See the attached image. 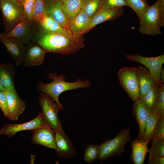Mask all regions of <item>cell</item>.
I'll return each instance as SVG.
<instances>
[{"label":"cell","mask_w":164,"mask_h":164,"mask_svg":"<svg viewBox=\"0 0 164 164\" xmlns=\"http://www.w3.org/2000/svg\"><path fill=\"white\" fill-rule=\"evenodd\" d=\"M48 78L53 81L48 84L39 81L37 84V90L43 92L51 97L59 105L62 106L59 100V95L67 91L76 90L78 88H87L90 87L91 84L88 79L83 80L78 78L73 82L66 81V76L63 74L57 75L56 73H50Z\"/></svg>","instance_id":"7a4b0ae2"},{"label":"cell","mask_w":164,"mask_h":164,"mask_svg":"<svg viewBox=\"0 0 164 164\" xmlns=\"http://www.w3.org/2000/svg\"><path fill=\"white\" fill-rule=\"evenodd\" d=\"M118 77L124 90L134 102L139 98V86L135 67L120 68Z\"/></svg>","instance_id":"52a82bcc"},{"label":"cell","mask_w":164,"mask_h":164,"mask_svg":"<svg viewBox=\"0 0 164 164\" xmlns=\"http://www.w3.org/2000/svg\"><path fill=\"white\" fill-rule=\"evenodd\" d=\"M159 118L152 112H151L148 117L146 123L144 135L145 140L148 145L152 139L153 130Z\"/></svg>","instance_id":"83f0119b"},{"label":"cell","mask_w":164,"mask_h":164,"mask_svg":"<svg viewBox=\"0 0 164 164\" xmlns=\"http://www.w3.org/2000/svg\"><path fill=\"white\" fill-rule=\"evenodd\" d=\"M134 102L133 114L138 122L139 128L138 134L136 138L145 140L146 123L150 112L148 110L144 100L139 98Z\"/></svg>","instance_id":"2e32d148"},{"label":"cell","mask_w":164,"mask_h":164,"mask_svg":"<svg viewBox=\"0 0 164 164\" xmlns=\"http://www.w3.org/2000/svg\"><path fill=\"white\" fill-rule=\"evenodd\" d=\"M59 0L61 3H63L66 0Z\"/></svg>","instance_id":"b9f144b4"},{"label":"cell","mask_w":164,"mask_h":164,"mask_svg":"<svg viewBox=\"0 0 164 164\" xmlns=\"http://www.w3.org/2000/svg\"><path fill=\"white\" fill-rule=\"evenodd\" d=\"M148 146L146 142L144 140L136 138L132 141V152L130 160L134 164H144L145 155L149 151Z\"/></svg>","instance_id":"ffe728a7"},{"label":"cell","mask_w":164,"mask_h":164,"mask_svg":"<svg viewBox=\"0 0 164 164\" xmlns=\"http://www.w3.org/2000/svg\"><path fill=\"white\" fill-rule=\"evenodd\" d=\"M0 41L14 60L15 66L18 67L22 63L25 48L24 45L18 40L7 36L4 33L0 34Z\"/></svg>","instance_id":"4fadbf2b"},{"label":"cell","mask_w":164,"mask_h":164,"mask_svg":"<svg viewBox=\"0 0 164 164\" xmlns=\"http://www.w3.org/2000/svg\"><path fill=\"white\" fill-rule=\"evenodd\" d=\"M149 159L156 156L164 157V139L152 138Z\"/></svg>","instance_id":"f1b7e54d"},{"label":"cell","mask_w":164,"mask_h":164,"mask_svg":"<svg viewBox=\"0 0 164 164\" xmlns=\"http://www.w3.org/2000/svg\"><path fill=\"white\" fill-rule=\"evenodd\" d=\"M84 0H66L61 3L63 12L70 22L82 9Z\"/></svg>","instance_id":"cb8c5ba5"},{"label":"cell","mask_w":164,"mask_h":164,"mask_svg":"<svg viewBox=\"0 0 164 164\" xmlns=\"http://www.w3.org/2000/svg\"><path fill=\"white\" fill-rule=\"evenodd\" d=\"M149 164H164V157L156 156L149 159Z\"/></svg>","instance_id":"8d00e7d4"},{"label":"cell","mask_w":164,"mask_h":164,"mask_svg":"<svg viewBox=\"0 0 164 164\" xmlns=\"http://www.w3.org/2000/svg\"><path fill=\"white\" fill-rule=\"evenodd\" d=\"M49 14L45 0H36L32 12V20L36 24L46 15Z\"/></svg>","instance_id":"484cf974"},{"label":"cell","mask_w":164,"mask_h":164,"mask_svg":"<svg viewBox=\"0 0 164 164\" xmlns=\"http://www.w3.org/2000/svg\"><path fill=\"white\" fill-rule=\"evenodd\" d=\"M46 53L42 47L31 41L25 46L22 63L26 67L41 65L43 63Z\"/></svg>","instance_id":"7c38bea8"},{"label":"cell","mask_w":164,"mask_h":164,"mask_svg":"<svg viewBox=\"0 0 164 164\" xmlns=\"http://www.w3.org/2000/svg\"><path fill=\"white\" fill-rule=\"evenodd\" d=\"M130 128L120 131L114 138L104 141L99 145V152L98 159L104 161L112 157H118L125 151L126 143L131 140Z\"/></svg>","instance_id":"277c9868"},{"label":"cell","mask_w":164,"mask_h":164,"mask_svg":"<svg viewBox=\"0 0 164 164\" xmlns=\"http://www.w3.org/2000/svg\"><path fill=\"white\" fill-rule=\"evenodd\" d=\"M6 90L5 88L3 86L0 82V91H5Z\"/></svg>","instance_id":"ab89813d"},{"label":"cell","mask_w":164,"mask_h":164,"mask_svg":"<svg viewBox=\"0 0 164 164\" xmlns=\"http://www.w3.org/2000/svg\"><path fill=\"white\" fill-rule=\"evenodd\" d=\"M135 68L139 86V98L144 100L146 93L155 80L152 73L145 67L140 65Z\"/></svg>","instance_id":"ac0fdd59"},{"label":"cell","mask_w":164,"mask_h":164,"mask_svg":"<svg viewBox=\"0 0 164 164\" xmlns=\"http://www.w3.org/2000/svg\"><path fill=\"white\" fill-rule=\"evenodd\" d=\"M123 13V7L111 9H101L91 18L89 25L82 33V35L98 24L117 19L121 16Z\"/></svg>","instance_id":"e0dca14e"},{"label":"cell","mask_w":164,"mask_h":164,"mask_svg":"<svg viewBox=\"0 0 164 164\" xmlns=\"http://www.w3.org/2000/svg\"><path fill=\"white\" fill-rule=\"evenodd\" d=\"M36 0H25L23 4L25 18L32 20V12Z\"/></svg>","instance_id":"e575fe53"},{"label":"cell","mask_w":164,"mask_h":164,"mask_svg":"<svg viewBox=\"0 0 164 164\" xmlns=\"http://www.w3.org/2000/svg\"><path fill=\"white\" fill-rule=\"evenodd\" d=\"M152 112L159 117H164V83L160 86L159 97Z\"/></svg>","instance_id":"1f68e13d"},{"label":"cell","mask_w":164,"mask_h":164,"mask_svg":"<svg viewBox=\"0 0 164 164\" xmlns=\"http://www.w3.org/2000/svg\"><path fill=\"white\" fill-rule=\"evenodd\" d=\"M36 25L39 29L53 32H71L70 29L61 26L49 14L45 15Z\"/></svg>","instance_id":"603a6c76"},{"label":"cell","mask_w":164,"mask_h":164,"mask_svg":"<svg viewBox=\"0 0 164 164\" xmlns=\"http://www.w3.org/2000/svg\"><path fill=\"white\" fill-rule=\"evenodd\" d=\"M4 34L11 31L25 17L23 4L15 0H0Z\"/></svg>","instance_id":"5b68a950"},{"label":"cell","mask_w":164,"mask_h":164,"mask_svg":"<svg viewBox=\"0 0 164 164\" xmlns=\"http://www.w3.org/2000/svg\"><path fill=\"white\" fill-rule=\"evenodd\" d=\"M139 32L154 36L162 33L164 26V0H156L142 13L140 18Z\"/></svg>","instance_id":"3957f363"},{"label":"cell","mask_w":164,"mask_h":164,"mask_svg":"<svg viewBox=\"0 0 164 164\" xmlns=\"http://www.w3.org/2000/svg\"><path fill=\"white\" fill-rule=\"evenodd\" d=\"M146 0L147 1L148 0Z\"/></svg>","instance_id":"7bdbcfd3"},{"label":"cell","mask_w":164,"mask_h":164,"mask_svg":"<svg viewBox=\"0 0 164 164\" xmlns=\"http://www.w3.org/2000/svg\"><path fill=\"white\" fill-rule=\"evenodd\" d=\"M38 29L33 20L25 18L11 31L8 33H4L7 36L18 40L25 45L32 41Z\"/></svg>","instance_id":"ba28073f"},{"label":"cell","mask_w":164,"mask_h":164,"mask_svg":"<svg viewBox=\"0 0 164 164\" xmlns=\"http://www.w3.org/2000/svg\"><path fill=\"white\" fill-rule=\"evenodd\" d=\"M101 9H113L128 6L125 0H101Z\"/></svg>","instance_id":"d6a6232c"},{"label":"cell","mask_w":164,"mask_h":164,"mask_svg":"<svg viewBox=\"0 0 164 164\" xmlns=\"http://www.w3.org/2000/svg\"><path fill=\"white\" fill-rule=\"evenodd\" d=\"M160 86L155 81L145 96L144 101L150 113L152 112L156 104L159 95Z\"/></svg>","instance_id":"d4e9b609"},{"label":"cell","mask_w":164,"mask_h":164,"mask_svg":"<svg viewBox=\"0 0 164 164\" xmlns=\"http://www.w3.org/2000/svg\"><path fill=\"white\" fill-rule=\"evenodd\" d=\"M38 102L41 109V113L47 125L53 130L61 125L58 114L61 110H63V106L59 105L47 94L39 93Z\"/></svg>","instance_id":"8992f818"},{"label":"cell","mask_w":164,"mask_h":164,"mask_svg":"<svg viewBox=\"0 0 164 164\" xmlns=\"http://www.w3.org/2000/svg\"><path fill=\"white\" fill-rule=\"evenodd\" d=\"M46 126L47 125L40 112L36 118L25 123L5 124L0 129V135H5L11 138L19 132L32 131Z\"/></svg>","instance_id":"30bf717a"},{"label":"cell","mask_w":164,"mask_h":164,"mask_svg":"<svg viewBox=\"0 0 164 164\" xmlns=\"http://www.w3.org/2000/svg\"><path fill=\"white\" fill-rule=\"evenodd\" d=\"M99 152V145L91 144H88L83 153L84 161L87 163H91L98 159Z\"/></svg>","instance_id":"f546056e"},{"label":"cell","mask_w":164,"mask_h":164,"mask_svg":"<svg viewBox=\"0 0 164 164\" xmlns=\"http://www.w3.org/2000/svg\"><path fill=\"white\" fill-rule=\"evenodd\" d=\"M32 41L37 43L48 52L63 55L75 53L84 47L82 35L71 32H53L38 29Z\"/></svg>","instance_id":"6da1fadb"},{"label":"cell","mask_w":164,"mask_h":164,"mask_svg":"<svg viewBox=\"0 0 164 164\" xmlns=\"http://www.w3.org/2000/svg\"><path fill=\"white\" fill-rule=\"evenodd\" d=\"M15 73L12 65L0 63V82L6 90L16 91L14 85Z\"/></svg>","instance_id":"44dd1931"},{"label":"cell","mask_w":164,"mask_h":164,"mask_svg":"<svg viewBox=\"0 0 164 164\" xmlns=\"http://www.w3.org/2000/svg\"><path fill=\"white\" fill-rule=\"evenodd\" d=\"M90 19L82 9L69 22V29L74 34L82 35L88 25Z\"/></svg>","instance_id":"7402d4cb"},{"label":"cell","mask_w":164,"mask_h":164,"mask_svg":"<svg viewBox=\"0 0 164 164\" xmlns=\"http://www.w3.org/2000/svg\"><path fill=\"white\" fill-rule=\"evenodd\" d=\"M128 6L132 9L140 18L142 13L149 6L146 0H125Z\"/></svg>","instance_id":"4dcf8cb0"},{"label":"cell","mask_w":164,"mask_h":164,"mask_svg":"<svg viewBox=\"0 0 164 164\" xmlns=\"http://www.w3.org/2000/svg\"><path fill=\"white\" fill-rule=\"evenodd\" d=\"M32 131L31 140L33 143L56 150L55 135L54 130L46 126Z\"/></svg>","instance_id":"5bb4252c"},{"label":"cell","mask_w":164,"mask_h":164,"mask_svg":"<svg viewBox=\"0 0 164 164\" xmlns=\"http://www.w3.org/2000/svg\"><path fill=\"white\" fill-rule=\"evenodd\" d=\"M5 92L9 110L8 118L12 121H17L26 109L25 103L20 98L16 91L6 90Z\"/></svg>","instance_id":"9a60e30c"},{"label":"cell","mask_w":164,"mask_h":164,"mask_svg":"<svg viewBox=\"0 0 164 164\" xmlns=\"http://www.w3.org/2000/svg\"><path fill=\"white\" fill-rule=\"evenodd\" d=\"M125 57L128 60L141 64L147 67L153 75L155 81L159 85V76L164 63V55L155 57H145L139 54H127Z\"/></svg>","instance_id":"8fae6325"},{"label":"cell","mask_w":164,"mask_h":164,"mask_svg":"<svg viewBox=\"0 0 164 164\" xmlns=\"http://www.w3.org/2000/svg\"><path fill=\"white\" fill-rule=\"evenodd\" d=\"M0 108L5 116L8 118L9 110L6 96L5 91H0Z\"/></svg>","instance_id":"d590c367"},{"label":"cell","mask_w":164,"mask_h":164,"mask_svg":"<svg viewBox=\"0 0 164 164\" xmlns=\"http://www.w3.org/2000/svg\"><path fill=\"white\" fill-rule=\"evenodd\" d=\"M101 9V0H84L82 9L91 18Z\"/></svg>","instance_id":"4316f807"},{"label":"cell","mask_w":164,"mask_h":164,"mask_svg":"<svg viewBox=\"0 0 164 164\" xmlns=\"http://www.w3.org/2000/svg\"><path fill=\"white\" fill-rule=\"evenodd\" d=\"M57 155L62 159H67L74 156L77 153L71 140L64 133L62 125L54 130Z\"/></svg>","instance_id":"9c48e42d"},{"label":"cell","mask_w":164,"mask_h":164,"mask_svg":"<svg viewBox=\"0 0 164 164\" xmlns=\"http://www.w3.org/2000/svg\"><path fill=\"white\" fill-rule=\"evenodd\" d=\"M22 3L23 5L24 3L25 0H15Z\"/></svg>","instance_id":"60d3db41"},{"label":"cell","mask_w":164,"mask_h":164,"mask_svg":"<svg viewBox=\"0 0 164 164\" xmlns=\"http://www.w3.org/2000/svg\"><path fill=\"white\" fill-rule=\"evenodd\" d=\"M159 80L160 84L164 83V69L162 67L159 73Z\"/></svg>","instance_id":"74e56055"},{"label":"cell","mask_w":164,"mask_h":164,"mask_svg":"<svg viewBox=\"0 0 164 164\" xmlns=\"http://www.w3.org/2000/svg\"><path fill=\"white\" fill-rule=\"evenodd\" d=\"M164 139V117H160L153 130L152 139Z\"/></svg>","instance_id":"836d02e7"},{"label":"cell","mask_w":164,"mask_h":164,"mask_svg":"<svg viewBox=\"0 0 164 164\" xmlns=\"http://www.w3.org/2000/svg\"><path fill=\"white\" fill-rule=\"evenodd\" d=\"M35 158V155L32 154L30 155V164H34Z\"/></svg>","instance_id":"f35d334b"},{"label":"cell","mask_w":164,"mask_h":164,"mask_svg":"<svg viewBox=\"0 0 164 164\" xmlns=\"http://www.w3.org/2000/svg\"><path fill=\"white\" fill-rule=\"evenodd\" d=\"M48 14L62 27L69 29V22L65 15L59 0H45Z\"/></svg>","instance_id":"d6986e66"}]
</instances>
